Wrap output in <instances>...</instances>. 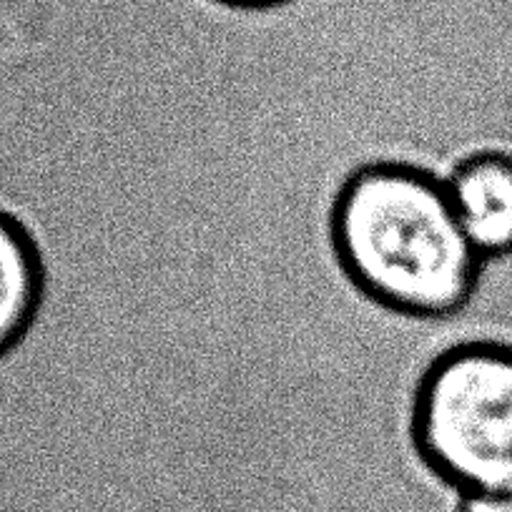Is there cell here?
Listing matches in <instances>:
<instances>
[{"label": "cell", "instance_id": "5b68a950", "mask_svg": "<svg viewBox=\"0 0 512 512\" xmlns=\"http://www.w3.org/2000/svg\"><path fill=\"white\" fill-rule=\"evenodd\" d=\"M462 512H512V490L467 492Z\"/></svg>", "mask_w": 512, "mask_h": 512}, {"label": "cell", "instance_id": "3957f363", "mask_svg": "<svg viewBox=\"0 0 512 512\" xmlns=\"http://www.w3.org/2000/svg\"><path fill=\"white\" fill-rule=\"evenodd\" d=\"M447 194L480 259L512 251V156H475L452 174Z\"/></svg>", "mask_w": 512, "mask_h": 512}, {"label": "cell", "instance_id": "8992f818", "mask_svg": "<svg viewBox=\"0 0 512 512\" xmlns=\"http://www.w3.org/2000/svg\"><path fill=\"white\" fill-rule=\"evenodd\" d=\"M214 3H224V6H231V8H249V11H256V8L284 6V3H292V0H214Z\"/></svg>", "mask_w": 512, "mask_h": 512}, {"label": "cell", "instance_id": "277c9868", "mask_svg": "<svg viewBox=\"0 0 512 512\" xmlns=\"http://www.w3.org/2000/svg\"><path fill=\"white\" fill-rule=\"evenodd\" d=\"M43 269L21 221L0 211V359L23 339L38 312Z\"/></svg>", "mask_w": 512, "mask_h": 512}, {"label": "cell", "instance_id": "7a4b0ae2", "mask_svg": "<svg viewBox=\"0 0 512 512\" xmlns=\"http://www.w3.org/2000/svg\"><path fill=\"white\" fill-rule=\"evenodd\" d=\"M417 435L467 492L512 490V349L467 347L427 379Z\"/></svg>", "mask_w": 512, "mask_h": 512}, {"label": "cell", "instance_id": "6da1fadb", "mask_svg": "<svg viewBox=\"0 0 512 512\" xmlns=\"http://www.w3.org/2000/svg\"><path fill=\"white\" fill-rule=\"evenodd\" d=\"M337 244L367 292L422 314L462 307L482 262L447 186L402 166L354 176L337 206Z\"/></svg>", "mask_w": 512, "mask_h": 512}]
</instances>
